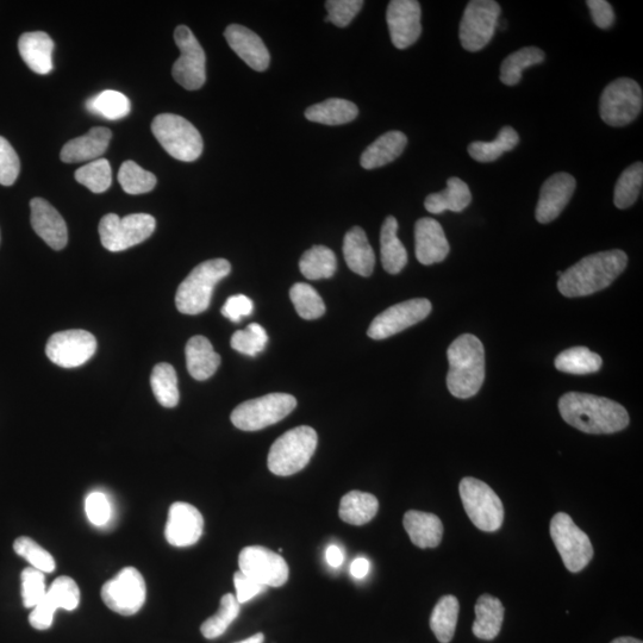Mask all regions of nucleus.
Listing matches in <instances>:
<instances>
[{
  "label": "nucleus",
  "mask_w": 643,
  "mask_h": 643,
  "mask_svg": "<svg viewBox=\"0 0 643 643\" xmlns=\"http://www.w3.org/2000/svg\"><path fill=\"white\" fill-rule=\"evenodd\" d=\"M642 105L641 86L633 79L621 78L605 87L599 102V115L610 127H626L639 117Z\"/></svg>",
  "instance_id": "obj_9"
},
{
  "label": "nucleus",
  "mask_w": 643,
  "mask_h": 643,
  "mask_svg": "<svg viewBox=\"0 0 643 643\" xmlns=\"http://www.w3.org/2000/svg\"><path fill=\"white\" fill-rule=\"evenodd\" d=\"M545 61V53L538 47H524L502 62L501 81L504 85L515 86L520 83L522 73L528 67L540 65Z\"/></svg>",
  "instance_id": "obj_40"
},
{
  "label": "nucleus",
  "mask_w": 643,
  "mask_h": 643,
  "mask_svg": "<svg viewBox=\"0 0 643 643\" xmlns=\"http://www.w3.org/2000/svg\"><path fill=\"white\" fill-rule=\"evenodd\" d=\"M416 258L424 266L439 264L448 257L449 243L441 224L424 217L415 226Z\"/></svg>",
  "instance_id": "obj_23"
},
{
  "label": "nucleus",
  "mask_w": 643,
  "mask_h": 643,
  "mask_svg": "<svg viewBox=\"0 0 643 643\" xmlns=\"http://www.w3.org/2000/svg\"><path fill=\"white\" fill-rule=\"evenodd\" d=\"M21 578L24 607L34 609L47 593L45 573L34 567H27L24 568Z\"/></svg>",
  "instance_id": "obj_50"
},
{
  "label": "nucleus",
  "mask_w": 643,
  "mask_h": 643,
  "mask_svg": "<svg viewBox=\"0 0 643 643\" xmlns=\"http://www.w3.org/2000/svg\"><path fill=\"white\" fill-rule=\"evenodd\" d=\"M643 183L642 162L629 166L618 178L615 191L614 203L617 209H628L638 201Z\"/></svg>",
  "instance_id": "obj_43"
},
{
  "label": "nucleus",
  "mask_w": 643,
  "mask_h": 643,
  "mask_svg": "<svg viewBox=\"0 0 643 643\" xmlns=\"http://www.w3.org/2000/svg\"><path fill=\"white\" fill-rule=\"evenodd\" d=\"M576 179L568 173H557L549 177L542 185L535 216L541 224L551 223L560 216L568 203H570Z\"/></svg>",
  "instance_id": "obj_21"
},
{
  "label": "nucleus",
  "mask_w": 643,
  "mask_h": 643,
  "mask_svg": "<svg viewBox=\"0 0 643 643\" xmlns=\"http://www.w3.org/2000/svg\"><path fill=\"white\" fill-rule=\"evenodd\" d=\"M611 643H642V641L634 638H628V636H624V638H617Z\"/></svg>",
  "instance_id": "obj_60"
},
{
  "label": "nucleus",
  "mask_w": 643,
  "mask_h": 643,
  "mask_svg": "<svg viewBox=\"0 0 643 643\" xmlns=\"http://www.w3.org/2000/svg\"><path fill=\"white\" fill-rule=\"evenodd\" d=\"M264 641H265V635L262 633H258L251 636V638H248L246 640H242L239 642H235V643H264Z\"/></svg>",
  "instance_id": "obj_59"
},
{
  "label": "nucleus",
  "mask_w": 643,
  "mask_h": 643,
  "mask_svg": "<svg viewBox=\"0 0 643 643\" xmlns=\"http://www.w3.org/2000/svg\"><path fill=\"white\" fill-rule=\"evenodd\" d=\"M254 304L251 298L245 295L229 297L222 308V315L228 320L239 323L243 317L252 315Z\"/></svg>",
  "instance_id": "obj_54"
},
{
  "label": "nucleus",
  "mask_w": 643,
  "mask_h": 643,
  "mask_svg": "<svg viewBox=\"0 0 643 643\" xmlns=\"http://www.w3.org/2000/svg\"><path fill=\"white\" fill-rule=\"evenodd\" d=\"M86 109L109 121L122 120L130 114V101L126 95L114 90H105L86 103Z\"/></svg>",
  "instance_id": "obj_42"
},
{
  "label": "nucleus",
  "mask_w": 643,
  "mask_h": 643,
  "mask_svg": "<svg viewBox=\"0 0 643 643\" xmlns=\"http://www.w3.org/2000/svg\"><path fill=\"white\" fill-rule=\"evenodd\" d=\"M224 36L230 48L254 71L264 72L270 66V52L261 37L251 29L232 24L226 29Z\"/></svg>",
  "instance_id": "obj_24"
},
{
  "label": "nucleus",
  "mask_w": 643,
  "mask_h": 643,
  "mask_svg": "<svg viewBox=\"0 0 643 643\" xmlns=\"http://www.w3.org/2000/svg\"><path fill=\"white\" fill-rule=\"evenodd\" d=\"M290 298L298 315L304 320L312 321L326 314V305L314 287L297 283L292 286Z\"/></svg>",
  "instance_id": "obj_45"
},
{
  "label": "nucleus",
  "mask_w": 643,
  "mask_h": 643,
  "mask_svg": "<svg viewBox=\"0 0 643 643\" xmlns=\"http://www.w3.org/2000/svg\"><path fill=\"white\" fill-rule=\"evenodd\" d=\"M187 370L192 378L203 382L209 379L221 365V357L214 351L211 342L204 336H193L187 342L186 349Z\"/></svg>",
  "instance_id": "obj_29"
},
{
  "label": "nucleus",
  "mask_w": 643,
  "mask_h": 643,
  "mask_svg": "<svg viewBox=\"0 0 643 643\" xmlns=\"http://www.w3.org/2000/svg\"><path fill=\"white\" fill-rule=\"evenodd\" d=\"M472 202L470 187L465 181L453 177L447 180L446 190L432 193L426 198L424 206L430 214L440 215L445 211H464Z\"/></svg>",
  "instance_id": "obj_31"
},
{
  "label": "nucleus",
  "mask_w": 643,
  "mask_h": 643,
  "mask_svg": "<svg viewBox=\"0 0 643 643\" xmlns=\"http://www.w3.org/2000/svg\"><path fill=\"white\" fill-rule=\"evenodd\" d=\"M234 585L236 589V599L240 604L251 601V599L266 590V586L254 582V580L245 576L241 571L234 574Z\"/></svg>",
  "instance_id": "obj_55"
},
{
  "label": "nucleus",
  "mask_w": 643,
  "mask_h": 643,
  "mask_svg": "<svg viewBox=\"0 0 643 643\" xmlns=\"http://www.w3.org/2000/svg\"><path fill=\"white\" fill-rule=\"evenodd\" d=\"M554 364L560 372L584 376L601 370L603 360L589 348L573 347L560 353Z\"/></svg>",
  "instance_id": "obj_37"
},
{
  "label": "nucleus",
  "mask_w": 643,
  "mask_h": 643,
  "mask_svg": "<svg viewBox=\"0 0 643 643\" xmlns=\"http://www.w3.org/2000/svg\"><path fill=\"white\" fill-rule=\"evenodd\" d=\"M371 564L365 558L355 559L351 565V574L355 579H364L370 572Z\"/></svg>",
  "instance_id": "obj_57"
},
{
  "label": "nucleus",
  "mask_w": 643,
  "mask_h": 643,
  "mask_svg": "<svg viewBox=\"0 0 643 643\" xmlns=\"http://www.w3.org/2000/svg\"><path fill=\"white\" fill-rule=\"evenodd\" d=\"M358 115L357 105L340 98L327 99V101L310 106L305 111L307 120L326 124V126H341V124L354 121Z\"/></svg>",
  "instance_id": "obj_34"
},
{
  "label": "nucleus",
  "mask_w": 643,
  "mask_h": 643,
  "mask_svg": "<svg viewBox=\"0 0 643 643\" xmlns=\"http://www.w3.org/2000/svg\"><path fill=\"white\" fill-rule=\"evenodd\" d=\"M326 559L328 564L334 568L340 567L343 564V552L339 546H329L326 552Z\"/></svg>",
  "instance_id": "obj_58"
},
{
  "label": "nucleus",
  "mask_w": 643,
  "mask_h": 643,
  "mask_svg": "<svg viewBox=\"0 0 643 643\" xmlns=\"http://www.w3.org/2000/svg\"><path fill=\"white\" fill-rule=\"evenodd\" d=\"M174 40L181 53L172 68L174 80L186 90L201 89L206 80V56L201 43L186 26L174 31Z\"/></svg>",
  "instance_id": "obj_14"
},
{
  "label": "nucleus",
  "mask_w": 643,
  "mask_h": 643,
  "mask_svg": "<svg viewBox=\"0 0 643 643\" xmlns=\"http://www.w3.org/2000/svg\"><path fill=\"white\" fill-rule=\"evenodd\" d=\"M343 255H345L347 266L354 273L361 277L372 276L374 265H376V254L368 242L364 229L354 227L349 230L343 240Z\"/></svg>",
  "instance_id": "obj_28"
},
{
  "label": "nucleus",
  "mask_w": 643,
  "mask_h": 643,
  "mask_svg": "<svg viewBox=\"0 0 643 643\" xmlns=\"http://www.w3.org/2000/svg\"><path fill=\"white\" fill-rule=\"evenodd\" d=\"M627 264V254L620 249L588 255L561 274L558 289L568 298L593 295L613 284Z\"/></svg>",
  "instance_id": "obj_2"
},
{
  "label": "nucleus",
  "mask_w": 643,
  "mask_h": 643,
  "mask_svg": "<svg viewBox=\"0 0 643 643\" xmlns=\"http://www.w3.org/2000/svg\"><path fill=\"white\" fill-rule=\"evenodd\" d=\"M152 131L162 148L174 159L192 162L203 153L201 133L184 117L173 114L156 116Z\"/></svg>",
  "instance_id": "obj_6"
},
{
  "label": "nucleus",
  "mask_w": 643,
  "mask_h": 643,
  "mask_svg": "<svg viewBox=\"0 0 643 643\" xmlns=\"http://www.w3.org/2000/svg\"><path fill=\"white\" fill-rule=\"evenodd\" d=\"M501 12V6L495 0L468 3L459 29L461 46L472 53L488 46L495 36Z\"/></svg>",
  "instance_id": "obj_11"
},
{
  "label": "nucleus",
  "mask_w": 643,
  "mask_h": 643,
  "mask_svg": "<svg viewBox=\"0 0 643 643\" xmlns=\"http://www.w3.org/2000/svg\"><path fill=\"white\" fill-rule=\"evenodd\" d=\"M118 181L124 192L136 196L151 192L158 180L153 173L143 170L136 162L129 160L123 162L118 173Z\"/></svg>",
  "instance_id": "obj_46"
},
{
  "label": "nucleus",
  "mask_w": 643,
  "mask_h": 643,
  "mask_svg": "<svg viewBox=\"0 0 643 643\" xmlns=\"http://www.w3.org/2000/svg\"><path fill=\"white\" fill-rule=\"evenodd\" d=\"M268 336L266 330L258 323H251L246 329L239 330L232 337L233 349L248 357H257L266 348Z\"/></svg>",
  "instance_id": "obj_49"
},
{
  "label": "nucleus",
  "mask_w": 643,
  "mask_h": 643,
  "mask_svg": "<svg viewBox=\"0 0 643 643\" xmlns=\"http://www.w3.org/2000/svg\"><path fill=\"white\" fill-rule=\"evenodd\" d=\"M151 385L156 401L162 407H177L180 398L178 377L172 365L166 364V362L156 365L152 372Z\"/></svg>",
  "instance_id": "obj_41"
},
{
  "label": "nucleus",
  "mask_w": 643,
  "mask_h": 643,
  "mask_svg": "<svg viewBox=\"0 0 643 643\" xmlns=\"http://www.w3.org/2000/svg\"><path fill=\"white\" fill-rule=\"evenodd\" d=\"M337 260L332 249L326 246H315L303 254L299 261V270L309 280L332 278L336 272Z\"/></svg>",
  "instance_id": "obj_39"
},
{
  "label": "nucleus",
  "mask_w": 643,
  "mask_h": 643,
  "mask_svg": "<svg viewBox=\"0 0 643 643\" xmlns=\"http://www.w3.org/2000/svg\"><path fill=\"white\" fill-rule=\"evenodd\" d=\"M432 312V303L428 299L417 298L402 302L386 309L374 318L367 335L373 340H384L415 324L420 323Z\"/></svg>",
  "instance_id": "obj_17"
},
{
  "label": "nucleus",
  "mask_w": 643,
  "mask_h": 643,
  "mask_svg": "<svg viewBox=\"0 0 643 643\" xmlns=\"http://www.w3.org/2000/svg\"><path fill=\"white\" fill-rule=\"evenodd\" d=\"M378 510V499L371 493L352 491L341 499L339 515L352 526H364L376 517Z\"/></svg>",
  "instance_id": "obj_35"
},
{
  "label": "nucleus",
  "mask_w": 643,
  "mask_h": 643,
  "mask_svg": "<svg viewBox=\"0 0 643 643\" xmlns=\"http://www.w3.org/2000/svg\"><path fill=\"white\" fill-rule=\"evenodd\" d=\"M80 590L76 580L59 577L54 580L46 596L36 605L29 615L31 627L46 630L52 627L54 615L59 609L73 611L79 607Z\"/></svg>",
  "instance_id": "obj_18"
},
{
  "label": "nucleus",
  "mask_w": 643,
  "mask_h": 643,
  "mask_svg": "<svg viewBox=\"0 0 643 643\" xmlns=\"http://www.w3.org/2000/svg\"><path fill=\"white\" fill-rule=\"evenodd\" d=\"M96 351V337L80 329L56 333L51 336L46 346L48 359L62 368L83 366Z\"/></svg>",
  "instance_id": "obj_16"
},
{
  "label": "nucleus",
  "mask_w": 643,
  "mask_h": 643,
  "mask_svg": "<svg viewBox=\"0 0 643 643\" xmlns=\"http://www.w3.org/2000/svg\"><path fill=\"white\" fill-rule=\"evenodd\" d=\"M551 536L568 571L578 573L590 564L593 558L591 540L571 516L555 515L551 521Z\"/></svg>",
  "instance_id": "obj_12"
},
{
  "label": "nucleus",
  "mask_w": 643,
  "mask_h": 643,
  "mask_svg": "<svg viewBox=\"0 0 643 643\" xmlns=\"http://www.w3.org/2000/svg\"><path fill=\"white\" fill-rule=\"evenodd\" d=\"M398 222L389 216L383 223L380 232V253L384 270L390 274L401 273L408 264V252L398 239Z\"/></svg>",
  "instance_id": "obj_32"
},
{
  "label": "nucleus",
  "mask_w": 643,
  "mask_h": 643,
  "mask_svg": "<svg viewBox=\"0 0 643 643\" xmlns=\"http://www.w3.org/2000/svg\"><path fill=\"white\" fill-rule=\"evenodd\" d=\"M421 5L416 0H392L386 11L391 41L398 49L414 45L422 34Z\"/></svg>",
  "instance_id": "obj_19"
},
{
  "label": "nucleus",
  "mask_w": 643,
  "mask_h": 643,
  "mask_svg": "<svg viewBox=\"0 0 643 643\" xmlns=\"http://www.w3.org/2000/svg\"><path fill=\"white\" fill-rule=\"evenodd\" d=\"M232 271L228 260L214 259L202 262L180 284L176 296L181 314L198 315L208 310L212 293L222 279Z\"/></svg>",
  "instance_id": "obj_4"
},
{
  "label": "nucleus",
  "mask_w": 643,
  "mask_h": 643,
  "mask_svg": "<svg viewBox=\"0 0 643 643\" xmlns=\"http://www.w3.org/2000/svg\"><path fill=\"white\" fill-rule=\"evenodd\" d=\"M20 158L10 142L0 136V185L11 186L20 176Z\"/></svg>",
  "instance_id": "obj_52"
},
{
  "label": "nucleus",
  "mask_w": 643,
  "mask_h": 643,
  "mask_svg": "<svg viewBox=\"0 0 643 643\" xmlns=\"http://www.w3.org/2000/svg\"><path fill=\"white\" fill-rule=\"evenodd\" d=\"M14 549L17 555L27 560L31 567L43 573H52L56 564L53 555L42 548L33 539L22 536L14 542Z\"/></svg>",
  "instance_id": "obj_48"
},
{
  "label": "nucleus",
  "mask_w": 643,
  "mask_h": 643,
  "mask_svg": "<svg viewBox=\"0 0 643 643\" xmlns=\"http://www.w3.org/2000/svg\"><path fill=\"white\" fill-rule=\"evenodd\" d=\"M54 41L43 31L26 33L18 41V51L22 59L31 71L42 74H49L53 71Z\"/></svg>",
  "instance_id": "obj_26"
},
{
  "label": "nucleus",
  "mask_w": 643,
  "mask_h": 643,
  "mask_svg": "<svg viewBox=\"0 0 643 643\" xmlns=\"http://www.w3.org/2000/svg\"><path fill=\"white\" fill-rule=\"evenodd\" d=\"M520 142L517 131L504 127L499 131L497 139L492 142L476 141L468 146V154L478 162H492L501 158L502 154L513 151Z\"/></svg>",
  "instance_id": "obj_38"
},
{
  "label": "nucleus",
  "mask_w": 643,
  "mask_h": 643,
  "mask_svg": "<svg viewBox=\"0 0 643 643\" xmlns=\"http://www.w3.org/2000/svg\"><path fill=\"white\" fill-rule=\"evenodd\" d=\"M476 621L473 623V634L478 639L493 640L501 632L504 620V607L498 598L491 595L480 596L476 604Z\"/></svg>",
  "instance_id": "obj_33"
},
{
  "label": "nucleus",
  "mask_w": 643,
  "mask_h": 643,
  "mask_svg": "<svg viewBox=\"0 0 643 643\" xmlns=\"http://www.w3.org/2000/svg\"><path fill=\"white\" fill-rule=\"evenodd\" d=\"M111 131L108 128H92L84 136L67 142L61 151V160L66 164L95 161L106 152L111 141Z\"/></svg>",
  "instance_id": "obj_25"
},
{
  "label": "nucleus",
  "mask_w": 643,
  "mask_h": 643,
  "mask_svg": "<svg viewBox=\"0 0 643 643\" xmlns=\"http://www.w3.org/2000/svg\"><path fill=\"white\" fill-rule=\"evenodd\" d=\"M155 227V218L148 214L126 217L109 214L99 222V236L105 249L117 253L146 241L154 233Z\"/></svg>",
  "instance_id": "obj_10"
},
{
  "label": "nucleus",
  "mask_w": 643,
  "mask_h": 643,
  "mask_svg": "<svg viewBox=\"0 0 643 643\" xmlns=\"http://www.w3.org/2000/svg\"><path fill=\"white\" fill-rule=\"evenodd\" d=\"M403 524L411 542L415 546L426 549L440 545L443 526L438 516L410 510L404 515Z\"/></svg>",
  "instance_id": "obj_30"
},
{
  "label": "nucleus",
  "mask_w": 643,
  "mask_h": 643,
  "mask_svg": "<svg viewBox=\"0 0 643 643\" xmlns=\"http://www.w3.org/2000/svg\"><path fill=\"white\" fill-rule=\"evenodd\" d=\"M460 497L470 520L486 533L497 532L504 521V507L496 492L482 480L467 477L461 480Z\"/></svg>",
  "instance_id": "obj_8"
},
{
  "label": "nucleus",
  "mask_w": 643,
  "mask_h": 643,
  "mask_svg": "<svg viewBox=\"0 0 643 643\" xmlns=\"http://www.w3.org/2000/svg\"><path fill=\"white\" fill-rule=\"evenodd\" d=\"M204 518L196 507L189 503H173L168 511L165 536L171 546L184 548L196 545L202 538Z\"/></svg>",
  "instance_id": "obj_20"
},
{
  "label": "nucleus",
  "mask_w": 643,
  "mask_h": 643,
  "mask_svg": "<svg viewBox=\"0 0 643 643\" xmlns=\"http://www.w3.org/2000/svg\"><path fill=\"white\" fill-rule=\"evenodd\" d=\"M586 4H588L591 11L592 20L598 28L609 29L614 26L615 12L613 6L608 2H605V0H588Z\"/></svg>",
  "instance_id": "obj_56"
},
{
  "label": "nucleus",
  "mask_w": 643,
  "mask_h": 643,
  "mask_svg": "<svg viewBox=\"0 0 643 643\" xmlns=\"http://www.w3.org/2000/svg\"><path fill=\"white\" fill-rule=\"evenodd\" d=\"M315 429L308 426L293 428L273 443L267 465L279 477L293 476L310 463L317 447Z\"/></svg>",
  "instance_id": "obj_5"
},
{
  "label": "nucleus",
  "mask_w": 643,
  "mask_h": 643,
  "mask_svg": "<svg viewBox=\"0 0 643 643\" xmlns=\"http://www.w3.org/2000/svg\"><path fill=\"white\" fill-rule=\"evenodd\" d=\"M76 179L93 193L108 191L112 183L110 162L106 159L91 161L90 164L79 168Z\"/></svg>",
  "instance_id": "obj_47"
},
{
  "label": "nucleus",
  "mask_w": 643,
  "mask_h": 643,
  "mask_svg": "<svg viewBox=\"0 0 643 643\" xmlns=\"http://www.w3.org/2000/svg\"><path fill=\"white\" fill-rule=\"evenodd\" d=\"M296 407L295 397L287 393H271L240 404L230 418L237 429L258 432L283 421Z\"/></svg>",
  "instance_id": "obj_7"
},
{
  "label": "nucleus",
  "mask_w": 643,
  "mask_h": 643,
  "mask_svg": "<svg viewBox=\"0 0 643 643\" xmlns=\"http://www.w3.org/2000/svg\"><path fill=\"white\" fill-rule=\"evenodd\" d=\"M86 516L96 527H104L112 518V504L108 496L101 491L90 493L85 502Z\"/></svg>",
  "instance_id": "obj_53"
},
{
  "label": "nucleus",
  "mask_w": 643,
  "mask_h": 643,
  "mask_svg": "<svg viewBox=\"0 0 643 643\" xmlns=\"http://www.w3.org/2000/svg\"><path fill=\"white\" fill-rule=\"evenodd\" d=\"M407 145L408 137L402 131H389L365 149L361 155L360 164L365 170H376L389 165L401 156Z\"/></svg>",
  "instance_id": "obj_27"
},
{
  "label": "nucleus",
  "mask_w": 643,
  "mask_h": 643,
  "mask_svg": "<svg viewBox=\"0 0 643 643\" xmlns=\"http://www.w3.org/2000/svg\"><path fill=\"white\" fill-rule=\"evenodd\" d=\"M559 411L570 426L588 434H614L629 424L628 412L621 404L588 393H566L560 398Z\"/></svg>",
  "instance_id": "obj_1"
},
{
  "label": "nucleus",
  "mask_w": 643,
  "mask_h": 643,
  "mask_svg": "<svg viewBox=\"0 0 643 643\" xmlns=\"http://www.w3.org/2000/svg\"><path fill=\"white\" fill-rule=\"evenodd\" d=\"M31 227L54 251H61L68 242V230L64 218L46 199L34 198L30 202Z\"/></svg>",
  "instance_id": "obj_22"
},
{
  "label": "nucleus",
  "mask_w": 643,
  "mask_h": 643,
  "mask_svg": "<svg viewBox=\"0 0 643 643\" xmlns=\"http://www.w3.org/2000/svg\"><path fill=\"white\" fill-rule=\"evenodd\" d=\"M147 586L145 578L134 567L123 568L114 578L106 582L102 598L106 607L122 616H133L146 602Z\"/></svg>",
  "instance_id": "obj_13"
},
{
  "label": "nucleus",
  "mask_w": 643,
  "mask_h": 643,
  "mask_svg": "<svg viewBox=\"0 0 643 643\" xmlns=\"http://www.w3.org/2000/svg\"><path fill=\"white\" fill-rule=\"evenodd\" d=\"M240 610L241 604L237 602L233 593L224 595L217 613L202 624L201 632L204 638L209 640L220 638L239 616Z\"/></svg>",
  "instance_id": "obj_44"
},
{
  "label": "nucleus",
  "mask_w": 643,
  "mask_h": 643,
  "mask_svg": "<svg viewBox=\"0 0 643 643\" xmlns=\"http://www.w3.org/2000/svg\"><path fill=\"white\" fill-rule=\"evenodd\" d=\"M364 6L362 0H328L326 22H332L336 27L345 28L354 20Z\"/></svg>",
  "instance_id": "obj_51"
},
{
  "label": "nucleus",
  "mask_w": 643,
  "mask_h": 643,
  "mask_svg": "<svg viewBox=\"0 0 643 643\" xmlns=\"http://www.w3.org/2000/svg\"><path fill=\"white\" fill-rule=\"evenodd\" d=\"M460 605L457 597L443 596L430 616V628L441 643H449L457 629Z\"/></svg>",
  "instance_id": "obj_36"
},
{
  "label": "nucleus",
  "mask_w": 643,
  "mask_h": 643,
  "mask_svg": "<svg viewBox=\"0 0 643 643\" xmlns=\"http://www.w3.org/2000/svg\"><path fill=\"white\" fill-rule=\"evenodd\" d=\"M449 371L447 387L454 397L476 396L485 379V351L478 337L464 334L447 351Z\"/></svg>",
  "instance_id": "obj_3"
},
{
  "label": "nucleus",
  "mask_w": 643,
  "mask_h": 643,
  "mask_svg": "<svg viewBox=\"0 0 643 643\" xmlns=\"http://www.w3.org/2000/svg\"><path fill=\"white\" fill-rule=\"evenodd\" d=\"M240 571L261 585L280 588L289 580V565L282 555L262 546L243 548L239 557Z\"/></svg>",
  "instance_id": "obj_15"
}]
</instances>
